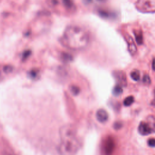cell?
Wrapping results in <instances>:
<instances>
[{
    "label": "cell",
    "instance_id": "6da1fadb",
    "mask_svg": "<svg viewBox=\"0 0 155 155\" xmlns=\"http://www.w3.org/2000/svg\"><path fill=\"white\" fill-rule=\"evenodd\" d=\"M89 42L88 33L79 26H70L65 28L64 32L62 44L69 49L79 50L84 49Z\"/></svg>",
    "mask_w": 155,
    "mask_h": 155
},
{
    "label": "cell",
    "instance_id": "7a4b0ae2",
    "mask_svg": "<svg viewBox=\"0 0 155 155\" xmlns=\"http://www.w3.org/2000/svg\"><path fill=\"white\" fill-rule=\"evenodd\" d=\"M79 148L77 138L62 140L58 147V152L60 155H75Z\"/></svg>",
    "mask_w": 155,
    "mask_h": 155
},
{
    "label": "cell",
    "instance_id": "3957f363",
    "mask_svg": "<svg viewBox=\"0 0 155 155\" xmlns=\"http://www.w3.org/2000/svg\"><path fill=\"white\" fill-rule=\"evenodd\" d=\"M135 6L136 9L142 13L155 12V0H137Z\"/></svg>",
    "mask_w": 155,
    "mask_h": 155
},
{
    "label": "cell",
    "instance_id": "277c9868",
    "mask_svg": "<svg viewBox=\"0 0 155 155\" xmlns=\"http://www.w3.org/2000/svg\"><path fill=\"white\" fill-rule=\"evenodd\" d=\"M60 136L61 141L76 138V130L75 127L70 124L64 125L60 129Z\"/></svg>",
    "mask_w": 155,
    "mask_h": 155
},
{
    "label": "cell",
    "instance_id": "5b68a950",
    "mask_svg": "<svg viewBox=\"0 0 155 155\" xmlns=\"http://www.w3.org/2000/svg\"><path fill=\"white\" fill-rule=\"evenodd\" d=\"M115 149V140L111 136H108L103 142V152L105 155H112Z\"/></svg>",
    "mask_w": 155,
    "mask_h": 155
},
{
    "label": "cell",
    "instance_id": "8992f818",
    "mask_svg": "<svg viewBox=\"0 0 155 155\" xmlns=\"http://www.w3.org/2000/svg\"><path fill=\"white\" fill-rule=\"evenodd\" d=\"M113 75L116 79L117 84L121 87H126L127 85V80L125 73L121 70H116L113 73Z\"/></svg>",
    "mask_w": 155,
    "mask_h": 155
},
{
    "label": "cell",
    "instance_id": "52a82bcc",
    "mask_svg": "<svg viewBox=\"0 0 155 155\" xmlns=\"http://www.w3.org/2000/svg\"><path fill=\"white\" fill-rule=\"evenodd\" d=\"M153 129L151 125L145 122H141L138 127V131L140 134L143 136L148 135L153 131Z\"/></svg>",
    "mask_w": 155,
    "mask_h": 155
},
{
    "label": "cell",
    "instance_id": "ba28073f",
    "mask_svg": "<svg viewBox=\"0 0 155 155\" xmlns=\"http://www.w3.org/2000/svg\"><path fill=\"white\" fill-rule=\"evenodd\" d=\"M125 40L127 41V45H128V49L129 51V53L132 56L135 55L137 52V47L136 46V44L133 40V38L129 35H126L125 36Z\"/></svg>",
    "mask_w": 155,
    "mask_h": 155
},
{
    "label": "cell",
    "instance_id": "9c48e42d",
    "mask_svg": "<svg viewBox=\"0 0 155 155\" xmlns=\"http://www.w3.org/2000/svg\"><path fill=\"white\" fill-rule=\"evenodd\" d=\"M96 117L97 120L101 123H104L107 121L108 119V114L104 109L100 108L97 110L96 113Z\"/></svg>",
    "mask_w": 155,
    "mask_h": 155
},
{
    "label": "cell",
    "instance_id": "30bf717a",
    "mask_svg": "<svg viewBox=\"0 0 155 155\" xmlns=\"http://www.w3.org/2000/svg\"><path fill=\"white\" fill-rule=\"evenodd\" d=\"M134 34L135 36L136 43L138 44V45H142L144 42V38L142 31H136L134 32Z\"/></svg>",
    "mask_w": 155,
    "mask_h": 155
},
{
    "label": "cell",
    "instance_id": "8fae6325",
    "mask_svg": "<svg viewBox=\"0 0 155 155\" xmlns=\"http://www.w3.org/2000/svg\"><path fill=\"white\" fill-rule=\"evenodd\" d=\"M122 92H123L122 87H121V85H118V84H116L113 88L112 93L115 97H118V96H120V95L122 93Z\"/></svg>",
    "mask_w": 155,
    "mask_h": 155
},
{
    "label": "cell",
    "instance_id": "7c38bea8",
    "mask_svg": "<svg viewBox=\"0 0 155 155\" xmlns=\"http://www.w3.org/2000/svg\"><path fill=\"white\" fill-rule=\"evenodd\" d=\"M135 99L134 97L132 96H129V97H127L124 101V105L126 107L130 106L134 102Z\"/></svg>",
    "mask_w": 155,
    "mask_h": 155
},
{
    "label": "cell",
    "instance_id": "4fadbf2b",
    "mask_svg": "<svg viewBox=\"0 0 155 155\" xmlns=\"http://www.w3.org/2000/svg\"><path fill=\"white\" fill-rule=\"evenodd\" d=\"M130 76L133 81H139L140 79V73L139 70H134L133 71H132L130 73Z\"/></svg>",
    "mask_w": 155,
    "mask_h": 155
},
{
    "label": "cell",
    "instance_id": "5bb4252c",
    "mask_svg": "<svg viewBox=\"0 0 155 155\" xmlns=\"http://www.w3.org/2000/svg\"><path fill=\"white\" fill-rule=\"evenodd\" d=\"M63 4L66 8L70 10H72L75 7L72 0H63Z\"/></svg>",
    "mask_w": 155,
    "mask_h": 155
},
{
    "label": "cell",
    "instance_id": "9a60e30c",
    "mask_svg": "<svg viewBox=\"0 0 155 155\" xmlns=\"http://www.w3.org/2000/svg\"><path fill=\"white\" fill-rule=\"evenodd\" d=\"M3 72L6 73V74H9V73H11L13 70V67L10 65H5L3 68Z\"/></svg>",
    "mask_w": 155,
    "mask_h": 155
},
{
    "label": "cell",
    "instance_id": "2e32d148",
    "mask_svg": "<svg viewBox=\"0 0 155 155\" xmlns=\"http://www.w3.org/2000/svg\"><path fill=\"white\" fill-rule=\"evenodd\" d=\"M143 83L145 85H149L151 84V78L149 75H144L143 77Z\"/></svg>",
    "mask_w": 155,
    "mask_h": 155
},
{
    "label": "cell",
    "instance_id": "e0dca14e",
    "mask_svg": "<svg viewBox=\"0 0 155 155\" xmlns=\"http://www.w3.org/2000/svg\"><path fill=\"white\" fill-rule=\"evenodd\" d=\"M71 92L74 95H77L79 93V88L76 86H72L70 88Z\"/></svg>",
    "mask_w": 155,
    "mask_h": 155
},
{
    "label": "cell",
    "instance_id": "ac0fdd59",
    "mask_svg": "<svg viewBox=\"0 0 155 155\" xmlns=\"http://www.w3.org/2000/svg\"><path fill=\"white\" fill-rule=\"evenodd\" d=\"M62 57L63 58V60L65 62L70 61L72 60V56L68 54H63L62 55Z\"/></svg>",
    "mask_w": 155,
    "mask_h": 155
},
{
    "label": "cell",
    "instance_id": "d6986e66",
    "mask_svg": "<svg viewBox=\"0 0 155 155\" xmlns=\"http://www.w3.org/2000/svg\"><path fill=\"white\" fill-rule=\"evenodd\" d=\"M100 15L102 17H105V18H108L109 17H110V13H108L107 11H104V10H100L99 12Z\"/></svg>",
    "mask_w": 155,
    "mask_h": 155
},
{
    "label": "cell",
    "instance_id": "ffe728a7",
    "mask_svg": "<svg viewBox=\"0 0 155 155\" xmlns=\"http://www.w3.org/2000/svg\"><path fill=\"white\" fill-rule=\"evenodd\" d=\"M148 145L151 147H155V139L150 138L148 141Z\"/></svg>",
    "mask_w": 155,
    "mask_h": 155
},
{
    "label": "cell",
    "instance_id": "44dd1931",
    "mask_svg": "<svg viewBox=\"0 0 155 155\" xmlns=\"http://www.w3.org/2000/svg\"><path fill=\"white\" fill-rule=\"evenodd\" d=\"M114 128L115 130H118L121 128L122 127V124L121 122H116L115 124H114Z\"/></svg>",
    "mask_w": 155,
    "mask_h": 155
},
{
    "label": "cell",
    "instance_id": "7402d4cb",
    "mask_svg": "<svg viewBox=\"0 0 155 155\" xmlns=\"http://www.w3.org/2000/svg\"><path fill=\"white\" fill-rule=\"evenodd\" d=\"M152 69L154 71H155V58H153V63H152Z\"/></svg>",
    "mask_w": 155,
    "mask_h": 155
},
{
    "label": "cell",
    "instance_id": "603a6c76",
    "mask_svg": "<svg viewBox=\"0 0 155 155\" xmlns=\"http://www.w3.org/2000/svg\"><path fill=\"white\" fill-rule=\"evenodd\" d=\"M152 105L153 106H155V90H154V98L152 101Z\"/></svg>",
    "mask_w": 155,
    "mask_h": 155
},
{
    "label": "cell",
    "instance_id": "cb8c5ba5",
    "mask_svg": "<svg viewBox=\"0 0 155 155\" xmlns=\"http://www.w3.org/2000/svg\"><path fill=\"white\" fill-rule=\"evenodd\" d=\"M1 76V71H0V77Z\"/></svg>",
    "mask_w": 155,
    "mask_h": 155
},
{
    "label": "cell",
    "instance_id": "d4e9b609",
    "mask_svg": "<svg viewBox=\"0 0 155 155\" xmlns=\"http://www.w3.org/2000/svg\"><path fill=\"white\" fill-rule=\"evenodd\" d=\"M98 1H104V0H98Z\"/></svg>",
    "mask_w": 155,
    "mask_h": 155
}]
</instances>
